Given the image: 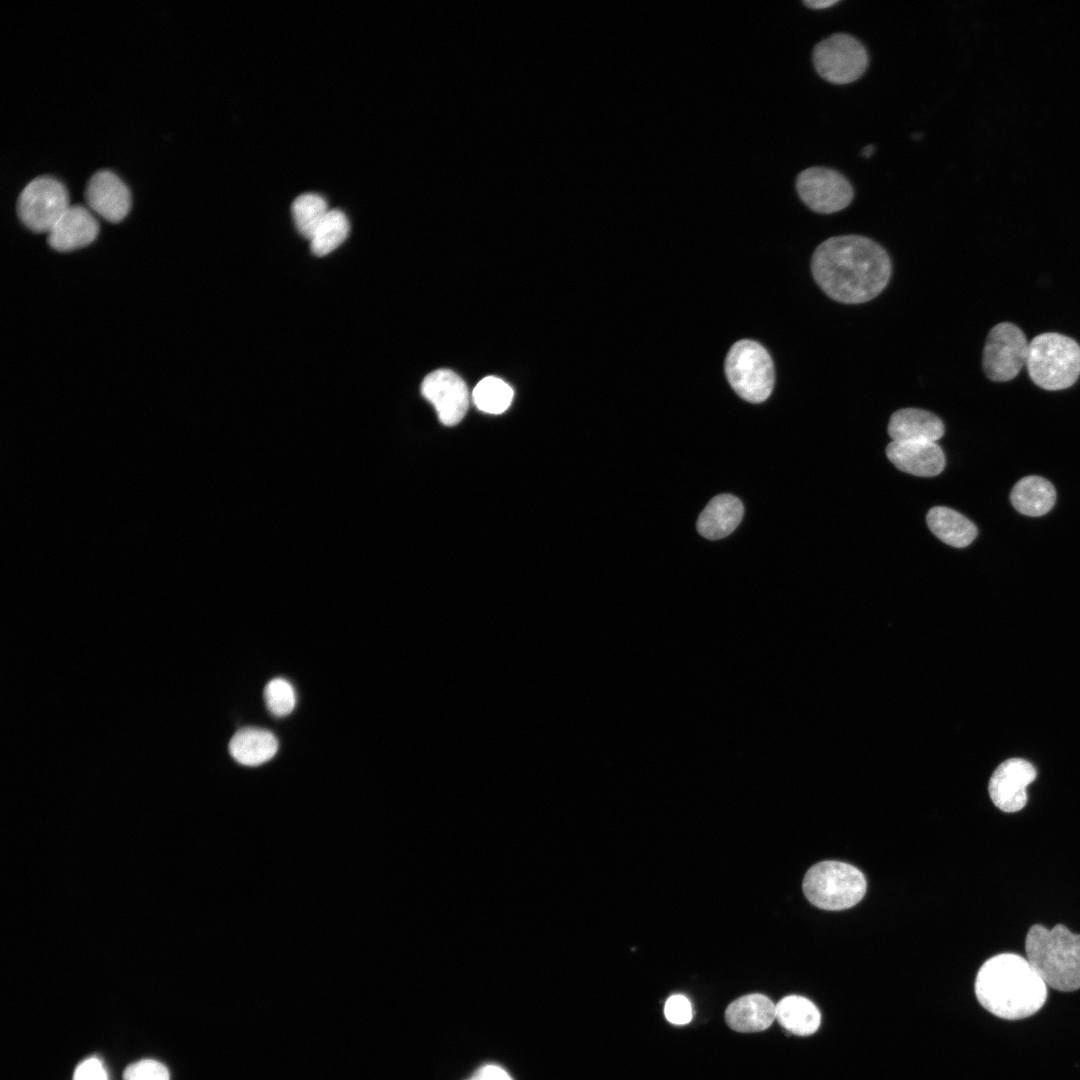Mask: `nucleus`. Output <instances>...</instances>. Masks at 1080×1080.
<instances>
[{"label":"nucleus","mask_w":1080,"mask_h":1080,"mask_svg":"<svg viewBox=\"0 0 1080 1080\" xmlns=\"http://www.w3.org/2000/svg\"><path fill=\"white\" fill-rule=\"evenodd\" d=\"M979 1003L991 1014L1019 1020L1038 1012L1047 999V985L1018 954L1001 953L980 967L975 980Z\"/></svg>","instance_id":"2"},{"label":"nucleus","mask_w":1080,"mask_h":1080,"mask_svg":"<svg viewBox=\"0 0 1080 1080\" xmlns=\"http://www.w3.org/2000/svg\"><path fill=\"white\" fill-rule=\"evenodd\" d=\"M65 186L51 176L32 179L17 200L21 222L34 232H49L69 207Z\"/></svg>","instance_id":"8"},{"label":"nucleus","mask_w":1080,"mask_h":1080,"mask_svg":"<svg viewBox=\"0 0 1080 1080\" xmlns=\"http://www.w3.org/2000/svg\"><path fill=\"white\" fill-rule=\"evenodd\" d=\"M123 1080H170V1075L159 1061L143 1059L126 1067Z\"/></svg>","instance_id":"27"},{"label":"nucleus","mask_w":1080,"mask_h":1080,"mask_svg":"<svg viewBox=\"0 0 1080 1080\" xmlns=\"http://www.w3.org/2000/svg\"><path fill=\"white\" fill-rule=\"evenodd\" d=\"M776 1019V1005L765 995H744L728 1005L727 1025L737 1032H758L767 1029Z\"/></svg>","instance_id":"17"},{"label":"nucleus","mask_w":1080,"mask_h":1080,"mask_svg":"<svg viewBox=\"0 0 1080 1080\" xmlns=\"http://www.w3.org/2000/svg\"><path fill=\"white\" fill-rule=\"evenodd\" d=\"M348 233L346 215L341 210L330 209L309 239L311 250L317 256L329 254L344 242Z\"/></svg>","instance_id":"23"},{"label":"nucleus","mask_w":1080,"mask_h":1080,"mask_svg":"<svg viewBox=\"0 0 1080 1080\" xmlns=\"http://www.w3.org/2000/svg\"><path fill=\"white\" fill-rule=\"evenodd\" d=\"M1026 367L1031 380L1042 389H1066L1080 376V346L1062 334L1037 335L1029 343Z\"/></svg>","instance_id":"4"},{"label":"nucleus","mask_w":1080,"mask_h":1080,"mask_svg":"<svg viewBox=\"0 0 1080 1080\" xmlns=\"http://www.w3.org/2000/svg\"><path fill=\"white\" fill-rule=\"evenodd\" d=\"M513 395V389L504 380L488 376L475 386L472 400L479 410L490 414H500L508 409Z\"/></svg>","instance_id":"24"},{"label":"nucleus","mask_w":1080,"mask_h":1080,"mask_svg":"<svg viewBox=\"0 0 1080 1080\" xmlns=\"http://www.w3.org/2000/svg\"><path fill=\"white\" fill-rule=\"evenodd\" d=\"M1034 766L1020 758L1002 762L992 774L988 790L994 805L1008 813L1021 810L1027 802V786L1036 778Z\"/></svg>","instance_id":"12"},{"label":"nucleus","mask_w":1080,"mask_h":1080,"mask_svg":"<svg viewBox=\"0 0 1080 1080\" xmlns=\"http://www.w3.org/2000/svg\"><path fill=\"white\" fill-rule=\"evenodd\" d=\"M812 59L819 76L833 84L858 80L869 62L863 44L847 33H834L821 40L813 49Z\"/></svg>","instance_id":"7"},{"label":"nucleus","mask_w":1080,"mask_h":1080,"mask_svg":"<svg viewBox=\"0 0 1080 1080\" xmlns=\"http://www.w3.org/2000/svg\"><path fill=\"white\" fill-rule=\"evenodd\" d=\"M88 206L109 222L121 221L129 212L131 195L126 184L112 171L94 173L85 188Z\"/></svg>","instance_id":"13"},{"label":"nucleus","mask_w":1080,"mask_h":1080,"mask_svg":"<svg viewBox=\"0 0 1080 1080\" xmlns=\"http://www.w3.org/2000/svg\"><path fill=\"white\" fill-rule=\"evenodd\" d=\"M73 1080H108V1078L101 1061L97 1058H89L77 1066Z\"/></svg>","instance_id":"29"},{"label":"nucleus","mask_w":1080,"mask_h":1080,"mask_svg":"<svg viewBox=\"0 0 1080 1080\" xmlns=\"http://www.w3.org/2000/svg\"><path fill=\"white\" fill-rule=\"evenodd\" d=\"M264 699L269 711L277 717L290 714L296 704L294 689L283 678L272 679L266 684Z\"/></svg>","instance_id":"26"},{"label":"nucleus","mask_w":1080,"mask_h":1080,"mask_svg":"<svg viewBox=\"0 0 1080 1080\" xmlns=\"http://www.w3.org/2000/svg\"><path fill=\"white\" fill-rule=\"evenodd\" d=\"M1010 500L1013 507L1021 514L1039 517L1052 509L1056 492L1050 481L1031 475L1022 478L1014 485Z\"/></svg>","instance_id":"20"},{"label":"nucleus","mask_w":1080,"mask_h":1080,"mask_svg":"<svg viewBox=\"0 0 1080 1080\" xmlns=\"http://www.w3.org/2000/svg\"><path fill=\"white\" fill-rule=\"evenodd\" d=\"M874 149H875L874 145H873V144H869V145L865 146V147H864V148L862 149V151H861V155H862V156H864V157H867V158H868V157H870V156H871V155L873 154V152H874Z\"/></svg>","instance_id":"32"},{"label":"nucleus","mask_w":1080,"mask_h":1080,"mask_svg":"<svg viewBox=\"0 0 1080 1080\" xmlns=\"http://www.w3.org/2000/svg\"><path fill=\"white\" fill-rule=\"evenodd\" d=\"M931 532L945 544L963 548L977 536V528L964 515L944 506L931 508L926 515Z\"/></svg>","instance_id":"21"},{"label":"nucleus","mask_w":1080,"mask_h":1080,"mask_svg":"<svg viewBox=\"0 0 1080 1080\" xmlns=\"http://www.w3.org/2000/svg\"><path fill=\"white\" fill-rule=\"evenodd\" d=\"M776 1019L792 1034L809 1036L818 1030L821 1014L809 999L799 995H789L776 1004Z\"/></svg>","instance_id":"22"},{"label":"nucleus","mask_w":1080,"mask_h":1080,"mask_svg":"<svg viewBox=\"0 0 1080 1080\" xmlns=\"http://www.w3.org/2000/svg\"><path fill=\"white\" fill-rule=\"evenodd\" d=\"M796 189L808 208L822 214L846 208L854 196L850 182L838 171L826 167L803 170L796 179Z\"/></svg>","instance_id":"10"},{"label":"nucleus","mask_w":1080,"mask_h":1080,"mask_svg":"<svg viewBox=\"0 0 1080 1080\" xmlns=\"http://www.w3.org/2000/svg\"><path fill=\"white\" fill-rule=\"evenodd\" d=\"M839 3V0H805L803 4L811 9H823Z\"/></svg>","instance_id":"31"},{"label":"nucleus","mask_w":1080,"mask_h":1080,"mask_svg":"<svg viewBox=\"0 0 1080 1080\" xmlns=\"http://www.w3.org/2000/svg\"><path fill=\"white\" fill-rule=\"evenodd\" d=\"M98 223L82 205H70L48 232V244L61 252L90 244L97 236Z\"/></svg>","instance_id":"15"},{"label":"nucleus","mask_w":1080,"mask_h":1080,"mask_svg":"<svg viewBox=\"0 0 1080 1080\" xmlns=\"http://www.w3.org/2000/svg\"><path fill=\"white\" fill-rule=\"evenodd\" d=\"M421 393L435 408L444 425L459 423L469 405V393L463 379L448 369L429 373L421 384Z\"/></svg>","instance_id":"11"},{"label":"nucleus","mask_w":1080,"mask_h":1080,"mask_svg":"<svg viewBox=\"0 0 1080 1080\" xmlns=\"http://www.w3.org/2000/svg\"><path fill=\"white\" fill-rule=\"evenodd\" d=\"M472 1080H476V1079L474 1078V1079H472Z\"/></svg>","instance_id":"33"},{"label":"nucleus","mask_w":1080,"mask_h":1080,"mask_svg":"<svg viewBox=\"0 0 1080 1080\" xmlns=\"http://www.w3.org/2000/svg\"><path fill=\"white\" fill-rule=\"evenodd\" d=\"M329 210L326 200L317 193L301 194L291 205L295 226L307 239L312 237Z\"/></svg>","instance_id":"25"},{"label":"nucleus","mask_w":1080,"mask_h":1080,"mask_svg":"<svg viewBox=\"0 0 1080 1080\" xmlns=\"http://www.w3.org/2000/svg\"><path fill=\"white\" fill-rule=\"evenodd\" d=\"M888 434L892 441L936 442L944 434V424L929 411L903 408L890 417Z\"/></svg>","instance_id":"16"},{"label":"nucleus","mask_w":1080,"mask_h":1080,"mask_svg":"<svg viewBox=\"0 0 1080 1080\" xmlns=\"http://www.w3.org/2000/svg\"><path fill=\"white\" fill-rule=\"evenodd\" d=\"M664 1015L672 1024L685 1025L692 1019L691 1003L684 995H672L665 1003Z\"/></svg>","instance_id":"28"},{"label":"nucleus","mask_w":1080,"mask_h":1080,"mask_svg":"<svg viewBox=\"0 0 1080 1080\" xmlns=\"http://www.w3.org/2000/svg\"><path fill=\"white\" fill-rule=\"evenodd\" d=\"M813 277L831 299L859 304L879 295L891 276L888 253L861 235H841L822 242L811 259Z\"/></svg>","instance_id":"1"},{"label":"nucleus","mask_w":1080,"mask_h":1080,"mask_svg":"<svg viewBox=\"0 0 1080 1080\" xmlns=\"http://www.w3.org/2000/svg\"><path fill=\"white\" fill-rule=\"evenodd\" d=\"M886 455L899 470L915 476L933 477L945 467L944 453L936 442L891 441Z\"/></svg>","instance_id":"14"},{"label":"nucleus","mask_w":1080,"mask_h":1080,"mask_svg":"<svg viewBox=\"0 0 1080 1080\" xmlns=\"http://www.w3.org/2000/svg\"><path fill=\"white\" fill-rule=\"evenodd\" d=\"M742 502L730 494L712 498L699 515L698 532L705 538L717 540L731 534L743 517Z\"/></svg>","instance_id":"18"},{"label":"nucleus","mask_w":1080,"mask_h":1080,"mask_svg":"<svg viewBox=\"0 0 1080 1080\" xmlns=\"http://www.w3.org/2000/svg\"><path fill=\"white\" fill-rule=\"evenodd\" d=\"M476 1080H512L509 1074L499 1066L487 1065L481 1068Z\"/></svg>","instance_id":"30"},{"label":"nucleus","mask_w":1080,"mask_h":1080,"mask_svg":"<svg viewBox=\"0 0 1080 1080\" xmlns=\"http://www.w3.org/2000/svg\"><path fill=\"white\" fill-rule=\"evenodd\" d=\"M866 879L856 867L834 860L814 864L805 874L802 888L814 906L829 911L851 908L866 893Z\"/></svg>","instance_id":"5"},{"label":"nucleus","mask_w":1080,"mask_h":1080,"mask_svg":"<svg viewBox=\"0 0 1080 1080\" xmlns=\"http://www.w3.org/2000/svg\"><path fill=\"white\" fill-rule=\"evenodd\" d=\"M1029 343L1022 330L1009 322L995 325L983 349V369L996 382L1015 378L1026 365Z\"/></svg>","instance_id":"9"},{"label":"nucleus","mask_w":1080,"mask_h":1080,"mask_svg":"<svg viewBox=\"0 0 1080 1080\" xmlns=\"http://www.w3.org/2000/svg\"><path fill=\"white\" fill-rule=\"evenodd\" d=\"M725 372L733 390L748 402H763L773 390L772 358L756 341L743 339L734 343L726 357Z\"/></svg>","instance_id":"6"},{"label":"nucleus","mask_w":1080,"mask_h":1080,"mask_svg":"<svg viewBox=\"0 0 1080 1080\" xmlns=\"http://www.w3.org/2000/svg\"><path fill=\"white\" fill-rule=\"evenodd\" d=\"M1027 960L1047 986L1062 992L1080 988V934L1057 924L1033 925L1025 939Z\"/></svg>","instance_id":"3"},{"label":"nucleus","mask_w":1080,"mask_h":1080,"mask_svg":"<svg viewBox=\"0 0 1080 1080\" xmlns=\"http://www.w3.org/2000/svg\"><path fill=\"white\" fill-rule=\"evenodd\" d=\"M278 750L276 737L268 730L245 727L229 742L231 756L240 764L257 766L270 760Z\"/></svg>","instance_id":"19"}]
</instances>
